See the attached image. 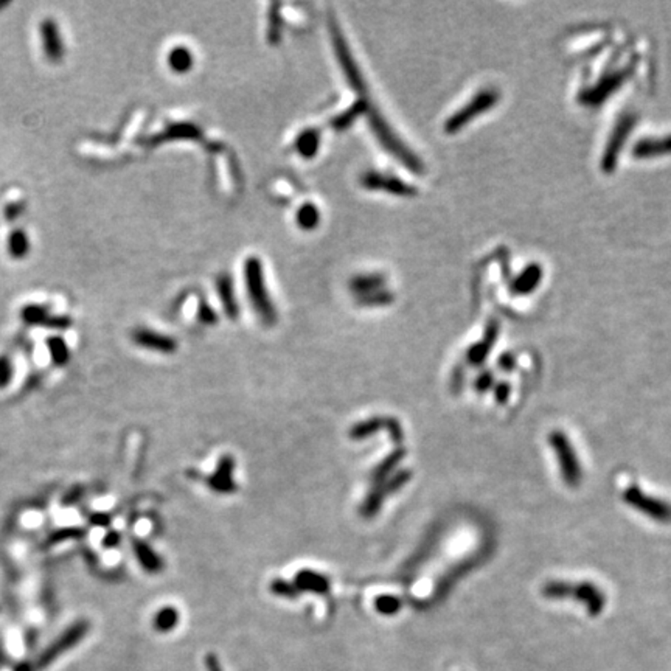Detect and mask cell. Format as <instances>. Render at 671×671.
<instances>
[{"instance_id":"ba28073f","label":"cell","mask_w":671,"mask_h":671,"mask_svg":"<svg viewBox=\"0 0 671 671\" xmlns=\"http://www.w3.org/2000/svg\"><path fill=\"white\" fill-rule=\"evenodd\" d=\"M22 321L28 325H42L48 326V328L64 330L70 326V318L60 317V316H50L44 306L39 305H28L22 309Z\"/></svg>"},{"instance_id":"603a6c76","label":"cell","mask_w":671,"mask_h":671,"mask_svg":"<svg viewBox=\"0 0 671 671\" xmlns=\"http://www.w3.org/2000/svg\"><path fill=\"white\" fill-rule=\"evenodd\" d=\"M318 212L317 208L313 204H305L304 207H300L297 212V222L300 227H304L306 230L314 229L317 222H318Z\"/></svg>"},{"instance_id":"7402d4cb","label":"cell","mask_w":671,"mask_h":671,"mask_svg":"<svg viewBox=\"0 0 671 671\" xmlns=\"http://www.w3.org/2000/svg\"><path fill=\"white\" fill-rule=\"evenodd\" d=\"M401 600L395 595H380L375 600V608L382 616H395L401 609Z\"/></svg>"},{"instance_id":"d590c367","label":"cell","mask_w":671,"mask_h":671,"mask_svg":"<svg viewBox=\"0 0 671 671\" xmlns=\"http://www.w3.org/2000/svg\"><path fill=\"white\" fill-rule=\"evenodd\" d=\"M508 390H510V389H508V385H507V384H502L500 387L498 389L496 395H498V398H499V401H500V402L505 401V398L508 397Z\"/></svg>"},{"instance_id":"2e32d148","label":"cell","mask_w":671,"mask_h":671,"mask_svg":"<svg viewBox=\"0 0 671 671\" xmlns=\"http://www.w3.org/2000/svg\"><path fill=\"white\" fill-rule=\"evenodd\" d=\"M318 132L314 129H306L301 132L296 141V149L304 157H313L318 148Z\"/></svg>"},{"instance_id":"30bf717a","label":"cell","mask_w":671,"mask_h":671,"mask_svg":"<svg viewBox=\"0 0 671 671\" xmlns=\"http://www.w3.org/2000/svg\"><path fill=\"white\" fill-rule=\"evenodd\" d=\"M294 584L299 589V592H314V594H326L330 591V580L325 575L316 572V570L304 569L296 575Z\"/></svg>"},{"instance_id":"e0dca14e","label":"cell","mask_w":671,"mask_h":671,"mask_svg":"<svg viewBox=\"0 0 671 671\" xmlns=\"http://www.w3.org/2000/svg\"><path fill=\"white\" fill-rule=\"evenodd\" d=\"M218 291H220V296H221V301H222L224 309H225V314H227L230 318L237 317L238 316V305H237V300L233 299V289H232V284H230L227 277H222V279L220 280V286H218Z\"/></svg>"},{"instance_id":"484cf974","label":"cell","mask_w":671,"mask_h":671,"mask_svg":"<svg viewBox=\"0 0 671 671\" xmlns=\"http://www.w3.org/2000/svg\"><path fill=\"white\" fill-rule=\"evenodd\" d=\"M271 592L275 594L277 597H281V598H289V600H294V598H297L299 597V589L296 587V584L294 583H288V581H284V580H274L271 583Z\"/></svg>"},{"instance_id":"9a60e30c","label":"cell","mask_w":671,"mask_h":671,"mask_svg":"<svg viewBox=\"0 0 671 671\" xmlns=\"http://www.w3.org/2000/svg\"><path fill=\"white\" fill-rule=\"evenodd\" d=\"M363 183L367 188H384L393 193H402V183L392 178H382L376 173H368L363 178Z\"/></svg>"},{"instance_id":"83f0119b","label":"cell","mask_w":671,"mask_h":671,"mask_svg":"<svg viewBox=\"0 0 671 671\" xmlns=\"http://www.w3.org/2000/svg\"><path fill=\"white\" fill-rule=\"evenodd\" d=\"M13 365L8 358H0V389H5L13 381Z\"/></svg>"},{"instance_id":"44dd1931","label":"cell","mask_w":671,"mask_h":671,"mask_svg":"<svg viewBox=\"0 0 671 671\" xmlns=\"http://www.w3.org/2000/svg\"><path fill=\"white\" fill-rule=\"evenodd\" d=\"M365 109H367L365 102H358V103H355L353 106H351L348 111H345L343 114L336 117V119H333L331 126L334 129H339V131L343 129V128H347V126H350L351 123H353V120L356 119V117L360 112H364Z\"/></svg>"},{"instance_id":"d6986e66","label":"cell","mask_w":671,"mask_h":671,"mask_svg":"<svg viewBox=\"0 0 671 671\" xmlns=\"http://www.w3.org/2000/svg\"><path fill=\"white\" fill-rule=\"evenodd\" d=\"M168 63L170 67L176 72H186L193 64V56L190 50L186 47H176L171 50L170 56H168Z\"/></svg>"},{"instance_id":"ffe728a7","label":"cell","mask_w":671,"mask_h":671,"mask_svg":"<svg viewBox=\"0 0 671 671\" xmlns=\"http://www.w3.org/2000/svg\"><path fill=\"white\" fill-rule=\"evenodd\" d=\"M28 238L22 230H14L8 238V252L14 258H23L28 254Z\"/></svg>"},{"instance_id":"8992f818","label":"cell","mask_w":671,"mask_h":671,"mask_svg":"<svg viewBox=\"0 0 671 671\" xmlns=\"http://www.w3.org/2000/svg\"><path fill=\"white\" fill-rule=\"evenodd\" d=\"M132 340L140 347H144L151 351H157V353H163V355H171L178 350V342H176L173 338H170V336L161 334L153 330H146V328H140L137 331H134Z\"/></svg>"},{"instance_id":"4dcf8cb0","label":"cell","mask_w":671,"mask_h":671,"mask_svg":"<svg viewBox=\"0 0 671 671\" xmlns=\"http://www.w3.org/2000/svg\"><path fill=\"white\" fill-rule=\"evenodd\" d=\"M199 318H200V321H203L204 323H215V322H216V316H215V313H213V309L207 308L205 305H204L203 308H200Z\"/></svg>"},{"instance_id":"52a82bcc","label":"cell","mask_w":671,"mask_h":671,"mask_svg":"<svg viewBox=\"0 0 671 671\" xmlns=\"http://www.w3.org/2000/svg\"><path fill=\"white\" fill-rule=\"evenodd\" d=\"M235 471V460L230 456L221 457L220 463L216 466V471L213 476L208 477V486L215 493L220 494H230L237 491V483L233 481Z\"/></svg>"},{"instance_id":"8fae6325","label":"cell","mask_w":671,"mask_h":671,"mask_svg":"<svg viewBox=\"0 0 671 671\" xmlns=\"http://www.w3.org/2000/svg\"><path fill=\"white\" fill-rule=\"evenodd\" d=\"M132 550L139 564L146 574H159L163 569V561L149 545L140 540H132Z\"/></svg>"},{"instance_id":"5bb4252c","label":"cell","mask_w":671,"mask_h":671,"mask_svg":"<svg viewBox=\"0 0 671 671\" xmlns=\"http://www.w3.org/2000/svg\"><path fill=\"white\" fill-rule=\"evenodd\" d=\"M402 456H404V452H402V451L393 452V454H390L387 458H385L381 465L376 466V469L373 471V476H372L373 486L381 485V483H384L385 481L389 479V476L392 474L393 468H395L399 463V460L402 458Z\"/></svg>"},{"instance_id":"4fadbf2b","label":"cell","mask_w":671,"mask_h":671,"mask_svg":"<svg viewBox=\"0 0 671 671\" xmlns=\"http://www.w3.org/2000/svg\"><path fill=\"white\" fill-rule=\"evenodd\" d=\"M385 422H387V419L377 418V417L368 418L365 419V422H360L350 429V439L359 441V440H365L368 437H372V435H375L377 431H381L382 427H385Z\"/></svg>"},{"instance_id":"5b68a950","label":"cell","mask_w":671,"mask_h":671,"mask_svg":"<svg viewBox=\"0 0 671 671\" xmlns=\"http://www.w3.org/2000/svg\"><path fill=\"white\" fill-rule=\"evenodd\" d=\"M623 499L626 503H629V505L642 511L643 515L656 519V521H660L664 524L671 521V507L668 505V503L662 502L659 499H654L651 496H647V494H643L639 488H637V486H631V488L626 490Z\"/></svg>"},{"instance_id":"6da1fadb","label":"cell","mask_w":671,"mask_h":671,"mask_svg":"<svg viewBox=\"0 0 671 671\" xmlns=\"http://www.w3.org/2000/svg\"><path fill=\"white\" fill-rule=\"evenodd\" d=\"M247 292L250 296V301L254 305L257 314L266 325H274L277 321L275 308L272 306L269 300V294L266 291L264 277H263V264L258 258L252 257L247 258L245 266Z\"/></svg>"},{"instance_id":"1f68e13d","label":"cell","mask_w":671,"mask_h":671,"mask_svg":"<svg viewBox=\"0 0 671 671\" xmlns=\"http://www.w3.org/2000/svg\"><path fill=\"white\" fill-rule=\"evenodd\" d=\"M104 545H106V549H114L117 547V545H119L120 542V535L117 533V532H112V533H109L106 538H104Z\"/></svg>"},{"instance_id":"e575fe53","label":"cell","mask_w":671,"mask_h":671,"mask_svg":"<svg viewBox=\"0 0 671 671\" xmlns=\"http://www.w3.org/2000/svg\"><path fill=\"white\" fill-rule=\"evenodd\" d=\"M490 384H491V376L486 373L479 377V381H477V387H479L481 390H486V389H490Z\"/></svg>"},{"instance_id":"d6a6232c","label":"cell","mask_w":671,"mask_h":671,"mask_svg":"<svg viewBox=\"0 0 671 671\" xmlns=\"http://www.w3.org/2000/svg\"><path fill=\"white\" fill-rule=\"evenodd\" d=\"M81 491H82V488H73L69 494H67L65 499H64L65 505H69V503H72V502H75V500H78L80 496H81Z\"/></svg>"},{"instance_id":"7c38bea8","label":"cell","mask_w":671,"mask_h":671,"mask_svg":"<svg viewBox=\"0 0 671 671\" xmlns=\"http://www.w3.org/2000/svg\"><path fill=\"white\" fill-rule=\"evenodd\" d=\"M179 611L173 608V606H165L162 609H159L157 611V614L154 616V629L157 633H162V634H166V633H171L173 629L178 628L179 625Z\"/></svg>"},{"instance_id":"836d02e7","label":"cell","mask_w":671,"mask_h":671,"mask_svg":"<svg viewBox=\"0 0 671 671\" xmlns=\"http://www.w3.org/2000/svg\"><path fill=\"white\" fill-rule=\"evenodd\" d=\"M90 522L94 524V525H100V527H106L109 524V517L106 515H94L90 517Z\"/></svg>"},{"instance_id":"cb8c5ba5","label":"cell","mask_w":671,"mask_h":671,"mask_svg":"<svg viewBox=\"0 0 671 671\" xmlns=\"http://www.w3.org/2000/svg\"><path fill=\"white\" fill-rule=\"evenodd\" d=\"M198 134H200V131L196 128L195 124H190V123H183V124H178V126H170V128L166 129L165 134H162V140L165 139H191V137H196Z\"/></svg>"},{"instance_id":"f546056e","label":"cell","mask_w":671,"mask_h":671,"mask_svg":"<svg viewBox=\"0 0 671 671\" xmlns=\"http://www.w3.org/2000/svg\"><path fill=\"white\" fill-rule=\"evenodd\" d=\"M205 668L207 671H224L220 659H218V656L213 653H208L205 656Z\"/></svg>"},{"instance_id":"ac0fdd59","label":"cell","mask_w":671,"mask_h":671,"mask_svg":"<svg viewBox=\"0 0 671 671\" xmlns=\"http://www.w3.org/2000/svg\"><path fill=\"white\" fill-rule=\"evenodd\" d=\"M47 347H48V353L52 356V360L56 365H65L69 363V348H67V343L64 339L58 338V336H53L47 340Z\"/></svg>"},{"instance_id":"277c9868","label":"cell","mask_w":671,"mask_h":671,"mask_svg":"<svg viewBox=\"0 0 671 671\" xmlns=\"http://www.w3.org/2000/svg\"><path fill=\"white\" fill-rule=\"evenodd\" d=\"M550 443L558 457L563 479L570 486H576L581 481V468L580 463H578V457L574 448L570 446V443L563 432H553L550 435Z\"/></svg>"},{"instance_id":"9c48e42d","label":"cell","mask_w":671,"mask_h":671,"mask_svg":"<svg viewBox=\"0 0 671 671\" xmlns=\"http://www.w3.org/2000/svg\"><path fill=\"white\" fill-rule=\"evenodd\" d=\"M41 35H42V44H44V52L48 60L60 61L64 55V44L61 41L60 31H58L56 23L50 19L42 22Z\"/></svg>"},{"instance_id":"3957f363","label":"cell","mask_w":671,"mask_h":671,"mask_svg":"<svg viewBox=\"0 0 671 671\" xmlns=\"http://www.w3.org/2000/svg\"><path fill=\"white\" fill-rule=\"evenodd\" d=\"M89 629H90V623L87 622V620H80V622L67 628L65 631L58 637V639L50 645L47 650L41 653V656L38 657L35 664H31L33 671H41L47 668L52 662H55L58 657H60L61 654L72 650L73 647H77L84 637L87 635Z\"/></svg>"},{"instance_id":"f1b7e54d","label":"cell","mask_w":671,"mask_h":671,"mask_svg":"<svg viewBox=\"0 0 671 671\" xmlns=\"http://www.w3.org/2000/svg\"><path fill=\"white\" fill-rule=\"evenodd\" d=\"M390 300V296L387 292H382V294H368V296L365 299H363L360 301H363L364 305H377V304H387V301Z\"/></svg>"},{"instance_id":"7a4b0ae2","label":"cell","mask_w":671,"mask_h":671,"mask_svg":"<svg viewBox=\"0 0 671 671\" xmlns=\"http://www.w3.org/2000/svg\"><path fill=\"white\" fill-rule=\"evenodd\" d=\"M544 595L549 598H575L586 605L591 616H598L605 606V597L598 587L591 583H580L578 586H570L567 583H550L544 587Z\"/></svg>"},{"instance_id":"d4e9b609","label":"cell","mask_w":671,"mask_h":671,"mask_svg":"<svg viewBox=\"0 0 671 671\" xmlns=\"http://www.w3.org/2000/svg\"><path fill=\"white\" fill-rule=\"evenodd\" d=\"M82 536H84L82 528H77V527L63 528V530H58L50 535L45 541V545H55V544H60L63 541H69V540H81Z\"/></svg>"},{"instance_id":"4316f807","label":"cell","mask_w":671,"mask_h":671,"mask_svg":"<svg viewBox=\"0 0 671 671\" xmlns=\"http://www.w3.org/2000/svg\"><path fill=\"white\" fill-rule=\"evenodd\" d=\"M382 283L381 277L376 275H364V277H358L353 281H351V288H353L356 292H368L370 294L373 289L380 288V284Z\"/></svg>"}]
</instances>
